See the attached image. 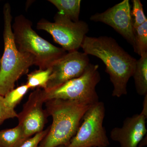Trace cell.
Masks as SVG:
<instances>
[{
	"mask_svg": "<svg viewBox=\"0 0 147 147\" xmlns=\"http://www.w3.org/2000/svg\"><path fill=\"white\" fill-rule=\"evenodd\" d=\"M90 63L88 55L78 51L67 53L55 62L47 84L48 90L69 80L77 78L83 73Z\"/></svg>",
	"mask_w": 147,
	"mask_h": 147,
	"instance_id": "9c48e42d",
	"label": "cell"
},
{
	"mask_svg": "<svg viewBox=\"0 0 147 147\" xmlns=\"http://www.w3.org/2000/svg\"><path fill=\"white\" fill-rule=\"evenodd\" d=\"M18 116L14 109L9 108L6 105L4 96L0 95V125L6 120L17 118Z\"/></svg>",
	"mask_w": 147,
	"mask_h": 147,
	"instance_id": "d6986e66",
	"label": "cell"
},
{
	"mask_svg": "<svg viewBox=\"0 0 147 147\" xmlns=\"http://www.w3.org/2000/svg\"><path fill=\"white\" fill-rule=\"evenodd\" d=\"M52 72L51 67L46 69H39L32 71L27 75L26 85L29 89L35 88H47V84Z\"/></svg>",
	"mask_w": 147,
	"mask_h": 147,
	"instance_id": "9a60e30c",
	"label": "cell"
},
{
	"mask_svg": "<svg viewBox=\"0 0 147 147\" xmlns=\"http://www.w3.org/2000/svg\"><path fill=\"white\" fill-rule=\"evenodd\" d=\"M98 65L90 63L82 75L48 90H42L45 102L53 99L78 101L92 105L98 102L96 88L101 77Z\"/></svg>",
	"mask_w": 147,
	"mask_h": 147,
	"instance_id": "5b68a950",
	"label": "cell"
},
{
	"mask_svg": "<svg viewBox=\"0 0 147 147\" xmlns=\"http://www.w3.org/2000/svg\"><path fill=\"white\" fill-rule=\"evenodd\" d=\"M81 48L84 53L99 58L105 65L113 84L112 96L119 98L127 94V84L134 74L137 60L111 37H85Z\"/></svg>",
	"mask_w": 147,
	"mask_h": 147,
	"instance_id": "6da1fadb",
	"label": "cell"
},
{
	"mask_svg": "<svg viewBox=\"0 0 147 147\" xmlns=\"http://www.w3.org/2000/svg\"><path fill=\"white\" fill-rule=\"evenodd\" d=\"M132 77L137 94L144 96L147 94V53L137 60Z\"/></svg>",
	"mask_w": 147,
	"mask_h": 147,
	"instance_id": "7c38bea8",
	"label": "cell"
},
{
	"mask_svg": "<svg viewBox=\"0 0 147 147\" xmlns=\"http://www.w3.org/2000/svg\"><path fill=\"white\" fill-rule=\"evenodd\" d=\"M132 10L131 16L134 17L133 28L134 30L147 21L146 17L144 13L143 5L140 0H132Z\"/></svg>",
	"mask_w": 147,
	"mask_h": 147,
	"instance_id": "ac0fdd59",
	"label": "cell"
},
{
	"mask_svg": "<svg viewBox=\"0 0 147 147\" xmlns=\"http://www.w3.org/2000/svg\"><path fill=\"white\" fill-rule=\"evenodd\" d=\"M49 130V127L45 130L35 134L27 139L20 147H38L40 142L46 136Z\"/></svg>",
	"mask_w": 147,
	"mask_h": 147,
	"instance_id": "ffe728a7",
	"label": "cell"
},
{
	"mask_svg": "<svg viewBox=\"0 0 147 147\" xmlns=\"http://www.w3.org/2000/svg\"><path fill=\"white\" fill-rule=\"evenodd\" d=\"M27 139L18 124L13 128L0 131V147H20Z\"/></svg>",
	"mask_w": 147,
	"mask_h": 147,
	"instance_id": "4fadbf2b",
	"label": "cell"
},
{
	"mask_svg": "<svg viewBox=\"0 0 147 147\" xmlns=\"http://www.w3.org/2000/svg\"><path fill=\"white\" fill-rule=\"evenodd\" d=\"M102 101L92 105L82 119L75 136L67 147H108L110 142L103 125L105 116Z\"/></svg>",
	"mask_w": 147,
	"mask_h": 147,
	"instance_id": "52a82bcc",
	"label": "cell"
},
{
	"mask_svg": "<svg viewBox=\"0 0 147 147\" xmlns=\"http://www.w3.org/2000/svg\"><path fill=\"white\" fill-rule=\"evenodd\" d=\"M147 118L141 113L127 117L122 126L112 129L110 138L118 142L120 147H141L140 143L147 134Z\"/></svg>",
	"mask_w": 147,
	"mask_h": 147,
	"instance_id": "8fae6325",
	"label": "cell"
},
{
	"mask_svg": "<svg viewBox=\"0 0 147 147\" xmlns=\"http://www.w3.org/2000/svg\"><path fill=\"white\" fill-rule=\"evenodd\" d=\"M57 147H65L64 146H57Z\"/></svg>",
	"mask_w": 147,
	"mask_h": 147,
	"instance_id": "7402d4cb",
	"label": "cell"
},
{
	"mask_svg": "<svg viewBox=\"0 0 147 147\" xmlns=\"http://www.w3.org/2000/svg\"><path fill=\"white\" fill-rule=\"evenodd\" d=\"M29 89L28 87L25 84L9 92L4 96L6 105L9 108L14 109L26 94Z\"/></svg>",
	"mask_w": 147,
	"mask_h": 147,
	"instance_id": "e0dca14e",
	"label": "cell"
},
{
	"mask_svg": "<svg viewBox=\"0 0 147 147\" xmlns=\"http://www.w3.org/2000/svg\"><path fill=\"white\" fill-rule=\"evenodd\" d=\"M54 19V22L41 19L37 24V29L49 33L66 52L78 51L89 30L88 24L80 20L74 22L59 12Z\"/></svg>",
	"mask_w": 147,
	"mask_h": 147,
	"instance_id": "8992f818",
	"label": "cell"
},
{
	"mask_svg": "<svg viewBox=\"0 0 147 147\" xmlns=\"http://www.w3.org/2000/svg\"><path fill=\"white\" fill-rule=\"evenodd\" d=\"M45 103V111L48 117H52L53 122L38 147H67L92 105L59 99H50Z\"/></svg>",
	"mask_w": 147,
	"mask_h": 147,
	"instance_id": "7a4b0ae2",
	"label": "cell"
},
{
	"mask_svg": "<svg viewBox=\"0 0 147 147\" xmlns=\"http://www.w3.org/2000/svg\"><path fill=\"white\" fill-rule=\"evenodd\" d=\"M90 20L112 27L134 48V29L129 0H124L104 12L92 15Z\"/></svg>",
	"mask_w": 147,
	"mask_h": 147,
	"instance_id": "ba28073f",
	"label": "cell"
},
{
	"mask_svg": "<svg viewBox=\"0 0 147 147\" xmlns=\"http://www.w3.org/2000/svg\"><path fill=\"white\" fill-rule=\"evenodd\" d=\"M141 113L147 117V94L144 96L143 104V108Z\"/></svg>",
	"mask_w": 147,
	"mask_h": 147,
	"instance_id": "44dd1931",
	"label": "cell"
},
{
	"mask_svg": "<svg viewBox=\"0 0 147 147\" xmlns=\"http://www.w3.org/2000/svg\"><path fill=\"white\" fill-rule=\"evenodd\" d=\"M4 52L0 62V95L4 96L14 89L16 82L35 65L34 57L18 50L12 30L11 8L6 3L3 8Z\"/></svg>",
	"mask_w": 147,
	"mask_h": 147,
	"instance_id": "3957f363",
	"label": "cell"
},
{
	"mask_svg": "<svg viewBox=\"0 0 147 147\" xmlns=\"http://www.w3.org/2000/svg\"><path fill=\"white\" fill-rule=\"evenodd\" d=\"M44 102L42 90L37 88L30 94L22 111L18 114V125L27 139L43 130L48 117L42 108Z\"/></svg>",
	"mask_w": 147,
	"mask_h": 147,
	"instance_id": "30bf717a",
	"label": "cell"
},
{
	"mask_svg": "<svg viewBox=\"0 0 147 147\" xmlns=\"http://www.w3.org/2000/svg\"><path fill=\"white\" fill-rule=\"evenodd\" d=\"M1 55H0V62H1Z\"/></svg>",
	"mask_w": 147,
	"mask_h": 147,
	"instance_id": "603a6c76",
	"label": "cell"
},
{
	"mask_svg": "<svg viewBox=\"0 0 147 147\" xmlns=\"http://www.w3.org/2000/svg\"><path fill=\"white\" fill-rule=\"evenodd\" d=\"M134 52L142 56L147 53V21L134 30Z\"/></svg>",
	"mask_w": 147,
	"mask_h": 147,
	"instance_id": "2e32d148",
	"label": "cell"
},
{
	"mask_svg": "<svg viewBox=\"0 0 147 147\" xmlns=\"http://www.w3.org/2000/svg\"><path fill=\"white\" fill-rule=\"evenodd\" d=\"M59 10V12L74 22L79 21L81 9V0H49Z\"/></svg>",
	"mask_w": 147,
	"mask_h": 147,
	"instance_id": "5bb4252c",
	"label": "cell"
},
{
	"mask_svg": "<svg viewBox=\"0 0 147 147\" xmlns=\"http://www.w3.org/2000/svg\"><path fill=\"white\" fill-rule=\"evenodd\" d=\"M31 21L23 15L15 17L12 25L13 38L18 50L32 55L35 65L46 69L66 54L38 35L32 28Z\"/></svg>",
	"mask_w": 147,
	"mask_h": 147,
	"instance_id": "277c9868",
	"label": "cell"
}]
</instances>
